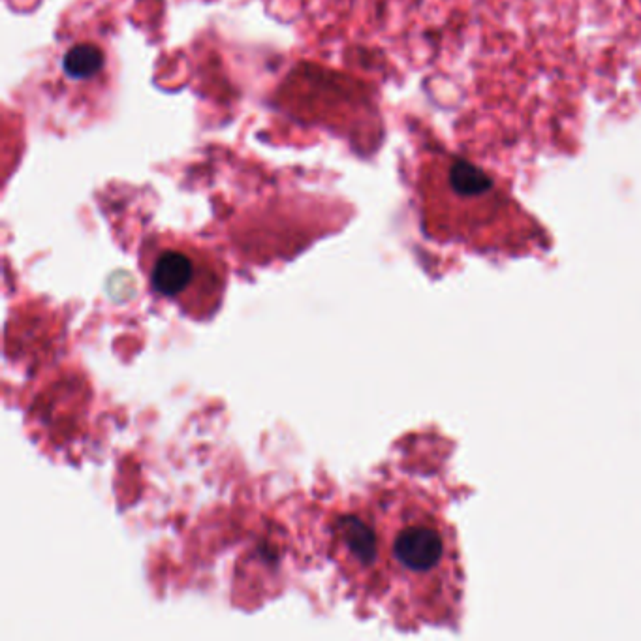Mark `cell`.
Segmentation results:
<instances>
[{
	"instance_id": "6da1fadb",
	"label": "cell",
	"mask_w": 641,
	"mask_h": 641,
	"mask_svg": "<svg viewBox=\"0 0 641 641\" xmlns=\"http://www.w3.org/2000/svg\"><path fill=\"white\" fill-rule=\"evenodd\" d=\"M329 555L350 595L395 625L455 623L463 595L455 532L420 489L354 499L331 523Z\"/></svg>"
},
{
	"instance_id": "7a4b0ae2",
	"label": "cell",
	"mask_w": 641,
	"mask_h": 641,
	"mask_svg": "<svg viewBox=\"0 0 641 641\" xmlns=\"http://www.w3.org/2000/svg\"><path fill=\"white\" fill-rule=\"evenodd\" d=\"M140 266L153 294L168 299L194 320H207L222 303L228 269L215 252L177 237L155 235L147 239Z\"/></svg>"
},
{
	"instance_id": "3957f363",
	"label": "cell",
	"mask_w": 641,
	"mask_h": 641,
	"mask_svg": "<svg viewBox=\"0 0 641 641\" xmlns=\"http://www.w3.org/2000/svg\"><path fill=\"white\" fill-rule=\"evenodd\" d=\"M106 53L93 42H79L70 47L63 57V72L74 81L93 79L104 70Z\"/></svg>"
}]
</instances>
